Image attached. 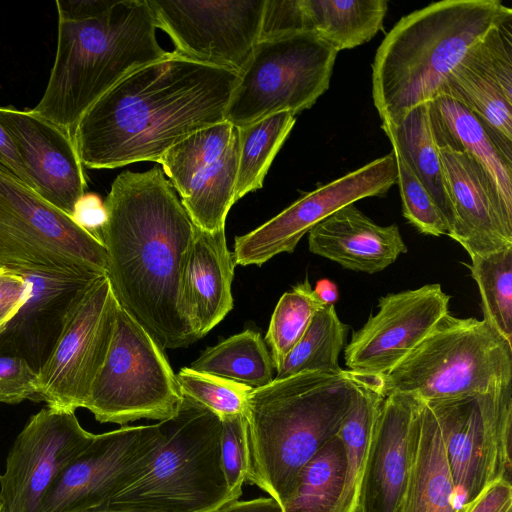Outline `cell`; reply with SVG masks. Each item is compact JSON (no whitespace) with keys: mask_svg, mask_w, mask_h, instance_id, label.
<instances>
[{"mask_svg":"<svg viewBox=\"0 0 512 512\" xmlns=\"http://www.w3.org/2000/svg\"><path fill=\"white\" fill-rule=\"evenodd\" d=\"M104 204L100 240L119 306L162 349L194 343L198 339L183 312L180 282L195 226L162 168L122 171Z\"/></svg>","mask_w":512,"mask_h":512,"instance_id":"6da1fadb","label":"cell"},{"mask_svg":"<svg viewBox=\"0 0 512 512\" xmlns=\"http://www.w3.org/2000/svg\"><path fill=\"white\" fill-rule=\"evenodd\" d=\"M239 79L235 71L174 51L134 70L78 121L73 140L82 165L114 169L159 163L190 135L225 121Z\"/></svg>","mask_w":512,"mask_h":512,"instance_id":"7a4b0ae2","label":"cell"},{"mask_svg":"<svg viewBox=\"0 0 512 512\" xmlns=\"http://www.w3.org/2000/svg\"><path fill=\"white\" fill-rule=\"evenodd\" d=\"M356 374L302 372L253 388L246 419V483L280 506L305 464L334 437L356 396Z\"/></svg>","mask_w":512,"mask_h":512,"instance_id":"3957f363","label":"cell"},{"mask_svg":"<svg viewBox=\"0 0 512 512\" xmlns=\"http://www.w3.org/2000/svg\"><path fill=\"white\" fill-rule=\"evenodd\" d=\"M512 17L499 0H443L403 16L372 62V98L381 124L397 125L435 99L465 54Z\"/></svg>","mask_w":512,"mask_h":512,"instance_id":"277c9868","label":"cell"},{"mask_svg":"<svg viewBox=\"0 0 512 512\" xmlns=\"http://www.w3.org/2000/svg\"><path fill=\"white\" fill-rule=\"evenodd\" d=\"M147 0H116L99 15L58 14L57 50L38 115L72 133L87 109L134 70L166 57Z\"/></svg>","mask_w":512,"mask_h":512,"instance_id":"5b68a950","label":"cell"},{"mask_svg":"<svg viewBox=\"0 0 512 512\" xmlns=\"http://www.w3.org/2000/svg\"><path fill=\"white\" fill-rule=\"evenodd\" d=\"M158 423L162 440L154 457L106 508L214 512L232 502L221 464L220 418L183 396L177 412Z\"/></svg>","mask_w":512,"mask_h":512,"instance_id":"8992f818","label":"cell"},{"mask_svg":"<svg viewBox=\"0 0 512 512\" xmlns=\"http://www.w3.org/2000/svg\"><path fill=\"white\" fill-rule=\"evenodd\" d=\"M379 378L385 394L422 402L490 392L512 385V343L483 319L448 312Z\"/></svg>","mask_w":512,"mask_h":512,"instance_id":"52a82bcc","label":"cell"},{"mask_svg":"<svg viewBox=\"0 0 512 512\" xmlns=\"http://www.w3.org/2000/svg\"><path fill=\"white\" fill-rule=\"evenodd\" d=\"M0 268L106 275L103 243L0 167Z\"/></svg>","mask_w":512,"mask_h":512,"instance_id":"ba28073f","label":"cell"},{"mask_svg":"<svg viewBox=\"0 0 512 512\" xmlns=\"http://www.w3.org/2000/svg\"><path fill=\"white\" fill-rule=\"evenodd\" d=\"M337 54L314 33L258 41L225 120L242 127L275 113L310 109L330 86Z\"/></svg>","mask_w":512,"mask_h":512,"instance_id":"9c48e42d","label":"cell"},{"mask_svg":"<svg viewBox=\"0 0 512 512\" xmlns=\"http://www.w3.org/2000/svg\"><path fill=\"white\" fill-rule=\"evenodd\" d=\"M182 397L163 349L118 306L112 342L84 408L100 423L126 426L172 417Z\"/></svg>","mask_w":512,"mask_h":512,"instance_id":"30bf717a","label":"cell"},{"mask_svg":"<svg viewBox=\"0 0 512 512\" xmlns=\"http://www.w3.org/2000/svg\"><path fill=\"white\" fill-rule=\"evenodd\" d=\"M423 403L437 422L462 505L498 480L511 481L512 385Z\"/></svg>","mask_w":512,"mask_h":512,"instance_id":"8fae6325","label":"cell"},{"mask_svg":"<svg viewBox=\"0 0 512 512\" xmlns=\"http://www.w3.org/2000/svg\"><path fill=\"white\" fill-rule=\"evenodd\" d=\"M265 0H147L174 52L241 73L259 41Z\"/></svg>","mask_w":512,"mask_h":512,"instance_id":"7c38bea8","label":"cell"},{"mask_svg":"<svg viewBox=\"0 0 512 512\" xmlns=\"http://www.w3.org/2000/svg\"><path fill=\"white\" fill-rule=\"evenodd\" d=\"M161 440L159 423L95 434L51 486L38 512L105 509L148 466Z\"/></svg>","mask_w":512,"mask_h":512,"instance_id":"4fadbf2b","label":"cell"},{"mask_svg":"<svg viewBox=\"0 0 512 512\" xmlns=\"http://www.w3.org/2000/svg\"><path fill=\"white\" fill-rule=\"evenodd\" d=\"M118 306L107 276L95 280L38 373L39 401L61 410L84 408L93 381L106 360Z\"/></svg>","mask_w":512,"mask_h":512,"instance_id":"5bb4252c","label":"cell"},{"mask_svg":"<svg viewBox=\"0 0 512 512\" xmlns=\"http://www.w3.org/2000/svg\"><path fill=\"white\" fill-rule=\"evenodd\" d=\"M397 181L395 156L389 154L303 194L279 214L234 241L236 265L261 266L292 253L301 238L340 208L367 197H383Z\"/></svg>","mask_w":512,"mask_h":512,"instance_id":"9a60e30c","label":"cell"},{"mask_svg":"<svg viewBox=\"0 0 512 512\" xmlns=\"http://www.w3.org/2000/svg\"><path fill=\"white\" fill-rule=\"evenodd\" d=\"M238 159L239 130L227 120L195 132L161 158L164 174L200 230H225L235 204Z\"/></svg>","mask_w":512,"mask_h":512,"instance_id":"2e32d148","label":"cell"},{"mask_svg":"<svg viewBox=\"0 0 512 512\" xmlns=\"http://www.w3.org/2000/svg\"><path fill=\"white\" fill-rule=\"evenodd\" d=\"M75 411L44 407L32 415L12 444L0 475L5 512H38L46 493L93 441Z\"/></svg>","mask_w":512,"mask_h":512,"instance_id":"e0dca14e","label":"cell"},{"mask_svg":"<svg viewBox=\"0 0 512 512\" xmlns=\"http://www.w3.org/2000/svg\"><path fill=\"white\" fill-rule=\"evenodd\" d=\"M449 301L440 284L381 297L377 313L346 345V367L358 374L384 376L449 312Z\"/></svg>","mask_w":512,"mask_h":512,"instance_id":"ac0fdd59","label":"cell"},{"mask_svg":"<svg viewBox=\"0 0 512 512\" xmlns=\"http://www.w3.org/2000/svg\"><path fill=\"white\" fill-rule=\"evenodd\" d=\"M438 96L469 109L512 162V17L493 26L471 47Z\"/></svg>","mask_w":512,"mask_h":512,"instance_id":"d6986e66","label":"cell"},{"mask_svg":"<svg viewBox=\"0 0 512 512\" xmlns=\"http://www.w3.org/2000/svg\"><path fill=\"white\" fill-rule=\"evenodd\" d=\"M0 124L11 138L34 191L71 217L86 192L83 165L72 133L31 110L0 107Z\"/></svg>","mask_w":512,"mask_h":512,"instance_id":"ffe728a7","label":"cell"},{"mask_svg":"<svg viewBox=\"0 0 512 512\" xmlns=\"http://www.w3.org/2000/svg\"><path fill=\"white\" fill-rule=\"evenodd\" d=\"M422 402L386 394L376 421L365 467L358 512H395L414 463Z\"/></svg>","mask_w":512,"mask_h":512,"instance_id":"44dd1931","label":"cell"},{"mask_svg":"<svg viewBox=\"0 0 512 512\" xmlns=\"http://www.w3.org/2000/svg\"><path fill=\"white\" fill-rule=\"evenodd\" d=\"M16 272L29 282L30 295L0 333V354L21 357L39 373L81 299L103 275Z\"/></svg>","mask_w":512,"mask_h":512,"instance_id":"7402d4cb","label":"cell"},{"mask_svg":"<svg viewBox=\"0 0 512 512\" xmlns=\"http://www.w3.org/2000/svg\"><path fill=\"white\" fill-rule=\"evenodd\" d=\"M438 149L453 208L448 236L470 257L512 246V215L485 170L464 153Z\"/></svg>","mask_w":512,"mask_h":512,"instance_id":"603a6c76","label":"cell"},{"mask_svg":"<svg viewBox=\"0 0 512 512\" xmlns=\"http://www.w3.org/2000/svg\"><path fill=\"white\" fill-rule=\"evenodd\" d=\"M235 265L225 230L210 233L195 226L182 267L180 288L184 315L198 340L233 308L231 285Z\"/></svg>","mask_w":512,"mask_h":512,"instance_id":"cb8c5ba5","label":"cell"},{"mask_svg":"<svg viewBox=\"0 0 512 512\" xmlns=\"http://www.w3.org/2000/svg\"><path fill=\"white\" fill-rule=\"evenodd\" d=\"M310 252L343 268L375 274L407 252L396 224L381 226L354 204L346 205L308 232Z\"/></svg>","mask_w":512,"mask_h":512,"instance_id":"d4e9b609","label":"cell"},{"mask_svg":"<svg viewBox=\"0 0 512 512\" xmlns=\"http://www.w3.org/2000/svg\"><path fill=\"white\" fill-rule=\"evenodd\" d=\"M429 117L437 147L473 158L491 178L506 211L512 215V162L501 153L479 119L446 96L429 102Z\"/></svg>","mask_w":512,"mask_h":512,"instance_id":"484cf974","label":"cell"},{"mask_svg":"<svg viewBox=\"0 0 512 512\" xmlns=\"http://www.w3.org/2000/svg\"><path fill=\"white\" fill-rule=\"evenodd\" d=\"M462 507L437 422L422 402L417 451L395 512H462Z\"/></svg>","mask_w":512,"mask_h":512,"instance_id":"4316f807","label":"cell"},{"mask_svg":"<svg viewBox=\"0 0 512 512\" xmlns=\"http://www.w3.org/2000/svg\"><path fill=\"white\" fill-rule=\"evenodd\" d=\"M355 374L356 396L336 434L345 449V477L334 512H358L370 445L379 410L386 396L379 376Z\"/></svg>","mask_w":512,"mask_h":512,"instance_id":"83f0119b","label":"cell"},{"mask_svg":"<svg viewBox=\"0 0 512 512\" xmlns=\"http://www.w3.org/2000/svg\"><path fill=\"white\" fill-rule=\"evenodd\" d=\"M381 128L435 201L447 223L449 235L453 226V208L440 152L431 130L429 103L411 109L397 125L381 124Z\"/></svg>","mask_w":512,"mask_h":512,"instance_id":"f1b7e54d","label":"cell"},{"mask_svg":"<svg viewBox=\"0 0 512 512\" xmlns=\"http://www.w3.org/2000/svg\"><path fill=\"white\" fill-rule=\"evenodd\" d=\"M306 30L337 52L369 42L383 29L386 0H302Z\"/></svg>","mask_w":512,"mask_h":512,"instance_id":"f546056e","label":"cell"},{"mask_svg":"<svg viewBox=\"0 0 512 512\" xmlns=\"http://www.w3.org/2000/svg\"><path fill=\"white\" fill-rule=\"evenodd\" d=\"M190 368L252 388L269 384L275 370L265 341L253 330H245L208 347Z\"/></svg>","mask_w":512,"mask_h":512,"instance_id":"4dcf8cb0","label":"cell"},{"mask_svg":"<svg viewBox=\"0 0 512 512\" xmlns=\"http://www.w3.org/2000/svg\"><path fill=\"white\" fill-rule=\"evenodd\" d=\"M345 477V449L332 437L301 469L283 512H334Z\"/></svg>","mask_w":512,"mask_h":512,"instance_id":"1f68e13d","label":"cell"},{"mask_svg":"<svg viewBox=\"0 0 512 512\" xmlns=\"http://www.w3.org/2000/svg\"><path fill=\"white\" fill-rule=\"evenodd\" d=\"M295 122V115L279 112L238 127L235 203L246 194L262 188L264 178Z\"/></svg>","mask_w":512,"mask_h":512,"instance_id":"d6a6232c","label":"cell"},{"mask_svg":"<svg viewBox=\"0 0 512 512\" xmlns=\"http://www.w3.org/2000/svg\"><path fill=\"white\" fill-rule=\"evenodd\" d=\"M348 326L338 317L334 304H326L313 315L300 340L276 370V379L302 372L338 373V358Z\"/></svg>","mask_w":512,"mask_h":512,"instance_id":"836d02e7","label":"cell"},{"mask_svg":"<svg viewBox=\"0 0 512 512\" xmlns=\"http://www.w3.org/2000/svg\"><path fill=\"white\" fill-rule=\"evenodd\" d=\"M470 259L483 320L512 343V246Z\"/></svg>","mask_w":512,"mask_h":512,"instance_id":"e575fe53","label":"cell"},{"mask_svg":"<svg viewBox=\"0 0 512 512\" xmlns=\"http://www.w3.org/2000/svg\"><path fill=\"white\" fill-rule=\"evenodd\" d=\"M324 305L308 279L281 296L265 336L275 370L300 340L316 311Z\"/></svg>","mask_w":512,"mask_h":512,"instance_id":"d590c367","label":"cell"},{"mask_svg":"<svg viewBox=\"0 0 512 512\" xmlns=\"http://www.w3.org/2000/svg\"><path fill=\"white\" fill-rule=\"evenodd\" d=\"M179 390L220 419L244 414L252 387L184 367L175 374Z\"/></svg>","mask_w":512,"mask_h":512,"instance_id":"8d00e7d4","label":"cell"},{"mask_svg":"<svg viewBox=\"0 0 512 512\" xmlns=\"http://www.w3.org/2000/svg\"><path fill=\"white\" fill-rule=\"evenodd\" d=\"M390 143L396 161V182L399 186L403 216L422 234L435 237L448 235L447 223L435 201L406 163L395 143Z\"/></svg>","mask_w":512,"mask_h":512,"instance_id":"74e56055","label":"cell"},{"mask_svg":"<svg viewBox=\"0 0 512 512\" xmlns=\"http://www.w3.org/2000/svg\"><path fill=\"white\" fill-rule=\"evenodd\" d=\"M220 420L221 464L230 496L236 501L242 495V487L246 483V419L244 414H239Z\"/></svg>","mask_w":512,"mask_h":512,"instance_id":"f35d334b","label":"cell"},{"mask_svg":"<svg viewBox=\"0 0 512 512\" xmlns=\"http://www.w3.org/2000/svg\"><path fill=\"white\" fill-rule=\"evenodd\" d=\"M38 373L21 357L0 354V403L39 401Z\"/></svg>","mask_w":512,"mask_h":512,"instance_id":"ab89813d","label":"cell"},{"mask_svg":"<svg viewBox=\"0 0 512 512\" xmlns=\"http://www.w3.org/2000/svg\"><path fill=\"white\" fill-rule=\"evenodd\" d=\"M30 295V284L20 273L0 268V333L15 317Z\"/></svg>","mask_w":512,"mask_h":512,"instance_id":"60d3db41","label":"cell"},{"mask_svg":"<svg viewBox=\"0 0 512 512\" xmlns=\"http://www.w3.org/2000/svg\"><path fill=\"white\" fill-rule=\"evenodd\" d=\"M462 512H512L511 481L490 484L473 501L463 505Z\"/></svg>","mask_w":512,"mask_h":512,"instance_id":"b9f144b4","label":"cell"},{"mask_svg":"<svg viewBox=\"0 0 512 512\" xmlns=\"http://www.w3.org/2000/svg\"><path fill=\"white\" fill-rule=\"evenodd\" d=\"M71 218L100 240V232L107 218L105 204L97 194L85 193L75 204Z\"/></svg>","mask_w":512,"mask_h":512,"instance_id":"7bdbcfd3","label":"cell"},{"mask_svg":"<svg viewBox=\"0 0 512 512\" xmlns=\"http://www.w3.org/2000/svg\"><path fill=\"white\" fill-rule=\"evenodd\" d=\"M0 167L33 189L26 168L6 130L0 124ZM34 190V189H33Z\"/></svg>","mask_w":512,"mask_h":512,"instance_id":"ee69618b","label":"cell"},{"mask_svg":"<svg viewBox=\"0 0 512 512\" xmlns=\"http://www.w3.org/2000/svg\"><path fill=\"white\" fill-rule=\"evenodd\" d=\"M214 512H283V509L275 499L268 496L245 501H232Z\"/></svg>","mask_w":512,"mask_h":512,"instance_id":"f6af8a7d","label":"cell"},{"mask_svg":"<svg viewBox=\"0 0 512 512\" xmlns=\"http://www.w3.org/2000/svg\"><path fill=\"white\" fill-rule=\"evenodd\" d=\"M314 291L325 304H334L338 299L337 286L331 280L322 279L317 281Z\"/></svg>","mask_w":512,"mask_h":512,"instance_id":"bcb514c9","label":"cell"},{"mask_svg":"<svg viewBox=\"0 0 512 512\" xmlns=\"http://www.w3.org/2000/svg\"><path fill=\"white\" fill-rule=\"evenodd\" d=\"M82 512H136V511L105 508V509L88 510V511H82Z\"/></svg>","mask_w":512,"mask_h":512,"instance_id":"7dc6e473","label":"cell"},{"mask_svg":"<svg viewBox=\"0 0 512 512\" xmlns=\"http://www.w3.org/2000/svg\"><path fill=\"white\" fill-rule=\"evenodd\" d=\"M0 512H5L4 505H3L1 498H0Z\"/></svg>","mask_w":512,"mask_h":512,"instance_id":"c3c4849f","label":"cell"},{"mask_svg":"<svg viewBox=\"0 0 512 512\" xmlns=\"http://www.w3.org/2000/svg\"><path fill=\"white\" fill-rule=\"evenodd\" d=\"M1 475V474H0Z\"/></svg>","mask_w":512,"mask_h":512,"instance_id":"681fc988","label":"cell"}]
</instances>
